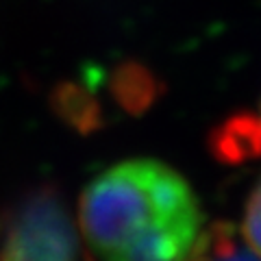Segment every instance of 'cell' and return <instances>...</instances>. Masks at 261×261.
Returning <instances> with one entry per match:
<instances>
[{"label":"cell","instance_id":"cell-1","mask_svg":"<svg viewBox=\"0 0 261 261\" xmlns=\"http://www.w3.org/2000/svg\"><path fill=\"white\" fill-rule=\"evenodd\" d=\"M200 218L196 198L174 170L157 161H126L85 187L81 228L105 261L157 226Z\"/></svg>","mask_w":261,"mask_h":261},{"label":"cell","instance_id":"cell-2","mask_svg":"<svg viewBox=\"0 0 261 261\" xmlns=\"http://www.w3.org/2000/svg\"><path fill=\"white\" fill-rule=\"evenodd\" d=\"M76 231L59 194L39 190L13 214L5 231L0 261H74Z\"/></svg>","mask_w":261,"mask_h":261},{"label":"cell","instance_id":"cell-3","mask_svg":"<svg viewBox=\"0 0 261 261\" xmlns=\"http://www.w3.org/2000/svg\"><path fill=\"white\" fill-rule=\"evenodd\" d=\"M209 150L222 163H244L261 154V118L235 113L209 135Z\"/></svg>","mask_w":261,"mask_h":261},{"label":"cell","instance_id":"cell-4","mask_svg":"<svg viewBox=\"0 0 261 261\" xmlns=\"http://www.w3.org/2000/svg\"><path fill=\"white\" fill-rule=\"evenodd\" d=\"M159 92L161 87L157 76L148 68H144L142 63L126 61L113 72L111 94L116 96L120 107H124L133 116H140L150 105H154Z\"/></svg>","mask_w":261,"mask_h":261},{"label":"cell","instance_id":"cell-5","mask_svg":"<svg viewBox=\"0 0 261 261\" xmlns=\"http://www.w3.org/2000/svg\"><path fill=\"white\" fill-rule=\"evenodd\" d=\"M55 109L68 124L79 128L81 133H92L102 122L98 102L89 96L87 89L79 85H63L57 89Z\"/></svg>","mask_w":261,"mask_h":261},{"label":"cell","instance_id":"cell-6","mask_svg":"<svg viewBox=\"0 0 261 261\" xmlns=\"http://www.w3.org/2000/svg\"><path fill=\"white\" fill-rule=\"evenodd\" d=\"M209 240V261H261L259 255H255L252 250L240 248L235 242L233 228L218 222L207 231Z\"/></svg>","mask_w":261,"mask_h":261},{"label":"cell","instance_id":"cell-7","mask_svg":"<svg viewBox=\"0 0 261 261\" xmlns=\"http://www.w3.org/2000/svg\"><path fill=\"white\" fill-rule=\"evenodd\" d=\"M244 238H246L248 246L252 248L255 255L261 257V181L252 190L248 205H246V216H244Z\"/></svg>","mask_w":261,"mask_h":261}]
</instances>
